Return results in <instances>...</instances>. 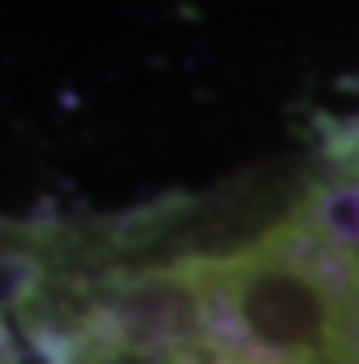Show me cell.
Instances as JSON below:
<instances>
[{
    "label": "cell",
    "instance_id": "6da1fadb",
    "mask_svg": "<svg viewBox=\"0 0 359 364\" xmlns=\"http://www.w3.org/2000/svg\"><path fill=\"white\" fill-rule=\"evenodd\" d=\"M18 308L43 364H350V282L316 178L43 235Z\"/></svg>",
    "mask_w": 359,
    "mask_h": 364
},
{
    "label": "cell",
    "instance_id": "7a4b0ae2",
    "mask_svg": "<svg viewBox=\"0 0 359 364\" xmlns=\"http://www.w3.org/2000/svg\"><path fill=\"white\" fill-rule=\"evenodd\" d=\"M311 178H316L325 221L342 247L350 282V364H359V117L329 134L321 169Z\"/></svg>",
    "mask_w": 359,
    "mask_h": 364
},
{
    "label": "cell",
    "instance_id": "3957f363",
    "mask_svg": "<svg viewBox=\"0 0 359 364\" xmlns=\"http://www.w3.org/2000/svg\"><path fill=\"white\" fill-rule=\"evenodd\" d=\"M0 364H18V355H13V343H9V330H5V321H0Z\"/></svg>",
    "mask_w": 359,
    "mask_h": 364
}]
</instances>
